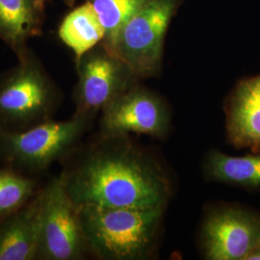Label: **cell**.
<instances>
[{
  "instance_id": "cell-1",
  "label": "cell",
  "mask_w": 260,
  "mask_h": 260,
  "mask_svg": "<svg viewBox=\"0 0 260 260\" xmlns=\"http://www.w3.org/2000/svg\"><path fill=\"white\" fill-rule=\"evenodd\" d=\"M124 137H105L107 144L91 151L65 176L76 207L164 209L171 186L163 169Z\"/></svg>"
},
{
  "instance_id": "cell-2",
  "label": "cell",
  "mask_w": 260,
  "mask_h": 260,
  "mask_svg": "<svg viewBox=\"0 0 260 260\" xmlns=\"http://www.w3.org/2000/svg\"><path fill=\"white\" fill-rule=\"evenodd\" d=\"M89 249L103 259H145L153 250L164 209L77 207Z\"/></svg>"
},
{
  "instance_id": "cell-3",
  "label": "cell",
  "mask_w": 260,
  "mask_h": 260,
  "mask_svg": "<svg viewBox=\"0 0 260 260\" xmlns=\"http://www.w3.org/2000/svg\"><path fill=\"white\" fill-rule=\"evenodd\" d=\"M182 2L149 0L123 25L111 48H108L137 78L159 74L168 27Z\"/></svg>"
},
{
  "instance_id": "cell-4",
  "label": "cell",
  "mask_w": 260,
  "mask_h": 260,
  "mask_svg": "<svg viewBox=\"0 0 260 260\" xmlns=\"http://www.w3.org/2000/svg\"><path fill=\"white\" fill-rule=\"evenodd\" d=\"M19 56V66L0 81V122L14 128L46 121L56 101L43 68L25 50Z\"/></svg>"
},
{
  "instance_id": "cell-5",
  "label": "cell",
  "mask_w": 260,
  "mask_h": 260,
  "mask_svg": "<svg viewBox=\"0 0 260 260\" xmlns=\"http://www.w3.org/2000/svg\"><path fill=\"white\" fill-rule=\"evenodd\" d=\"M39 259L75 260L88 248L78 209L68 193L65 176L42 193Z\"/></svg>"
},
{
  "instance_id": "cell-6",
  "label": "cell",
  "mask_w": 260,
  "mask_h": 260,
  "mask_svg": "<svg viewBox=\"0 0 260 260\" xmlns=\"http://www.w3.org/2000/svg\"><path fill=\"white\" fill-rule=\"evenodd\" d=\"M87 119L76 113L70 121H43L23 131L0 129V153L16 165L45 168L81 136Z\"/></svg>"
},
{
  "instance_id": "cell-7",
  "label": "cell",
  "mask_w": 260,
  "mask_h": 260,
  "mask_svg": "<svg viewBox=\"0 0 260 260\" xmlns=\"http://www.w3.org/2000/svg\"><path fill=\"white\" fill-rule=\"evenodd\" d=\"M79 81L76 88L77 114L89 118L136 83L129 68L103 43L85 53L77 62Z\"/></svg>"
},
{
  "instance_id": "cell-8",
  "label": "cell",
  "mask_w": 260,
  "mask_h": 260,
  "mask_svg": "<svg viewBox=\"0 0 260 260\" xmlns=\"http://www.w3.org/2000/svg\"><path fill=\"white\" fill-rule=\"evenodd\" d=\"M170 113L156 93L134 84L103 110L104 137H123L129 133L161 138L167 134Z\"/></svg>"
},
{
  "instance_id": "cell-9",
  "label": "cell",
  "mask_w": 260,
  "mask_h": 260,
  "mask_svg": "<svg viewBox=\"0 0 260 260\" xmlns=\"http://www.w3.org/2000/svg\"><path fill=\"white\" fill-rule=\"evenodd\" d=\"M260 245V216L242 207L210 214L203 229L205 256L210 260H247Z\"/></svg>"
},
{
  "instance_id": "cell-10",
  "label": "cell",
  "mask_w": 260,
  "mask_h": 260,
  "mask_svg": "<svg viewBox=\"0 0 260 260\" xmlns=\"http://www.w3.org/2000/svg\"><path fill=\"white\" fill-rule=\"evenodd\" d=\"M228 139L236 149L260 152V74L235 85L225 105Z\"/></svg>"
},
{
  "instance_id": "cell-11",
  "label": "cell",
  "mask_w": 260,
  "mask_h": 260,
  "mask_svg": "<svg viewBox=\"0 0 260 260\" xmlns=\"http://www.w3.org/2000/svg\"><path fill=\"white\" fill-rule=\"evenodd\" d=\"M41 193L0 223V260L37 259L41 236Z\"/></svg>"
},
{
  "instance_id": "cell-12",
  "label": "cell",
  "mask_w": 260,
  "mask_h": 260,
  "mask_svg": "<svg viewBox=\"0 0 260 260\" xmlns=\"http://www.w3.org/2000/svg\"><path fill=\"white\" fill-rule=\"evenodd\" d=\"M43 12L37 0H0V37L18 54L28 38L40 31Z\"/></svg>"
},
{
  "instance_id": "cell-13",
  "label": "cell",
  "mask_w": 260,
  "mask_h": 260,
  "mask_svg": "<svg viewBox=\"0 0 260 260\" xmlns=\"http://www.w3.org/2000/svg\"><path fill=\"white\" fill-rule=\"evenodd\" d=\"M105 36L103 25L89 2L73 10L59 28V37L75 53L76 62L101 44Z\"/></svg>"
},
{
  "instance_id": "cell-14",
  "label": "cell",
  "mask_w": 260,
  "mask_h": 260,
  "mask_svg": "<svg viewBox=\"0 0 260 260\" xmlns=\"http://www.w3.org/2000/svg\"><path fill=\"white\" fill-rule=\"evenodd\" d=\"M206 172L217 181L247 189L260 188V152L231 156L213 150L206 160Z\"/></svg>"
},
{
  "instance_id": "cell-15",
  "label": "cell",
  "mask_w": 260,
  "mask_h": 260,
  "mask_svg": "<svg viewBox=\"0 0 260 260\" xmlns=\"http://www.w3.org/2000/svg\"><path fill=\"white\" fill-rule=\"evenodd\" d=\"M93 7L103 25V45L111 48L120 30L149 0H86Z\"/></svg>"
},
{
  "instance_id": "cell-16",
  "label": "cell",
  "mask_w": 260,
  "mask_h": 260,
  "mask_svg": "<svg viewBox=\"0 0 260 260\" xmlns=\"http://www.w3.org/2000/svg\"><path fill=\"white\" fill-rule=\"evenodd\" d=\"M35 184L10 171L0 172V219L16 212L26 205L33 195Z\"/></svg>"
},
{
  "instance_id": "cell-17",
  "label": "cell",
  "mask_w": 260,
  "mask_h": 260,
  "mask_svg": "<svg viewBox=\"0 0 260 260\" xmlns=\"http://www.w3.org/2000/svg\"><path fill=\"white\" fill-rule=\"evenodd\" d=\"M247 260H260V245L251 252Z\"/></svg>"
},
{
  "instance_id": "cell-18",
  "label": "cell",
  "mask_w": 260,
  "mask_h": 260,
  "mask_svg": "<svg viewBox=\"0 0 260 260\" xmlns=\"http://www.w3.org/2000/svg\"><path fill=\"white\" fill-rule=\"evenodd\" d=\"M45 3H46V0H37L38 7L42 12L44 11V8H45Z\"/></svg>"
},
{
  "instance_id": "cell-19",
  "label": "cell",
  "mask_w": 260,
  "mask_h": 260,
  "mask_svg": "<svg viewBox=\"0 0 260 260\" xmlns=\"http://www.w3.org/2000/svg\"><path fill=\"white\" fill-rule=\"evenodd\" d=\"M63 1L67 3L68 5H70V6H73L75 2V0H63Z\"/></svg>"
}]
</instances>
